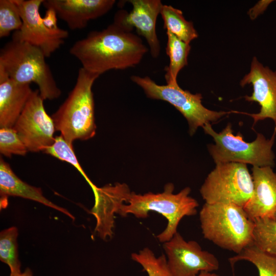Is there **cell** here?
<instances>
[{"instance_id": "10", "label": "cell", "mask_w": 276, "mask_h": 276, "mask_svg": "<svg viewBox=\"0 0 276 276\" xmlns=\"http://www.w3.org/2000/svg\"><path fill=\"white\" fill-rule=\"evenodd\" d=\"M38 89L33 90L13 126L28 151L43 152L54 143V121L47 113Z\"/></svg>"}, {"instance_id": "25", "label": "cell", "mask_w": 276, "mask_h": 276, "mask_svg": "<svg viewBox=\"0 0 276 276\" xmlns=\"http://www.w3.org/2000/svg\"><path fill=\"white\" fill-rule=\"evenodd\" d=\"M43 152L74 166L84 177L93 190L97 187L89 180L81 168L74 152L73 144L67 142L61 135L55 136L54 143Z\"/></svg>"}, {"instance_id": "11", "label": "cell", "mask_w": 276, "mask_h": 276, "mask_svg": "<svg viewBox=\"0 0 276 276\" xmlns=\"http://www.w3.org/2000/svg\"><path fill=\"white\" fill-rule=\"evenodd\" d=\"M163 247L173 276H195L202 271L213 272L219 268L214 255L202 250L195 241H187L178 232L165 242Z\"/></svg>"}, {"instance_id": "31", "label": "cell", "mask_w": 276, "mask_h": 276, "mask_svg": "<svg viewBox=\"0 0 276 276\" xmlns=\"http://www.w3.org/2000/svg\"><path fill=\"white\" fill-rule=\"evenodd\" d=\"M274 219L276 220V214H275V215L274 216Z\"/></svg>"}, {"instance_id": "15", "label": "cell", "mask_w": 276, "mask_h": 276, "mask_svg": "<svg viewBox=\"0 0 276 276\" xmlns=\"http://www.w3.org/2000/svg\"><path fill=\"white\" fill-rule=\"evenodd\" d=\"M114 0H44L42 5L53 9L71 30L81 29L113 7Z\"/></svg>"}, {"instance_id": "9", "label": "cell", "mask_w": 276, "mask_h": 276, "mask_svg": "<svg viewBox=\"0 0 276 276\" xmlns=\"http://www.w3.org/2000/svg\"><path fill=\"white\" fill-rule=\"evenodd\" d=\"M17 6L22 24L15 31L12 39L28 43L39 49L49 57L64 43L68 36L67 30L50 29L45 26L39 8L44 0H13Z\"/></svg>"}, {"instance_id": "6", "label": "cell", "mask_w": 276, "mask_h": 276, "mask_svg": "<svg viewBox=\"0 0 276 276\" xmlns=\"http://www.w3.org/2000/svg\"><path fill=\"white\" fill-rule=\"evenodd\" d=\"M202 128L214 140L215 144L209 145L208 149L216 164L239 163L258 167L274 166V154L272 148L275 138V127L270 139L258 133L251 142L244 141L240 132L235 135L230 123L220 132H216L211 124H206Z\"/></svg>"}, {"instance_id": "19", "label": "cell", "mask_w": 276, "mask_h": 276, "mask_svg": "<svg viewBox=\"0 0 276 276\" xmlns=\"http://www.w3.org/2000/svg\"><path fill=\"white\" fill-rule=\"evenodd\" d=\"M166 31L168 41L166 52L170 63L165 68V77L167 84L175 85L178 84V73L188 64V57L191 48L190 44L183 42L170 31Z\"/></svg>"}, {"instance_id": "21", "label": "cell", "mask_w": 276, "mask_h": 276, "mask_svg": "<svg viewBox=\"0 0 276 276\" xmlns=\"http://www.w3.org/2000/svg\"><path fill=\"white\" fill-rule=\"evenodd\" d=\"M228 260L233 267L237 262L244 260L256 267L259 276H276V256L260 250L253 244Z\"/></svg>"}, {"instance_id": "18", "label": "cell", "mask_w": 276, "mask_h": 276, "mask_svg": "<svg viewBox=\"0 0 276 276\" xmlns=\"http://www.w3.org/2000/svg\"><path fill=\"white\" fill-rule=\"evenodd\" d=\"M1 205L8 196H17L32 200L53 208L74 220L75 217L67 210L53 203L45 198L40 188L32 186L21 180L15 174L8 163L0 158Z\"/></svg>"}, {"instance_id": "14", "label": "cell", "mask_w": 276, "mask_h": 276, "mask_svg": "<svg viewBox=\"0 0 276 276\" xmlns=\"http://www.w3.org/2000/svg\"><path fill=\"white\" fill-rule=\"evenodd\" d=\"M95 204L90 213L96 219L95 231L103 240L111 237L114 227V215L119 213L124 202H128L131 192L125 183L107 184L93 190Z\"/></svg>"}, {"instance_id": "29", "label": "cell", "mask_w": 276, "mask_h": 276, "mask_svg": "<svg viewBox=\"0 0 276 276\" xmlns=\"http://www.w3.org/2000/svg\"><path fill=\"white\" fill-rule=\"evenodd\" d=\"M10 276H33V274L31 270L28 268L22 273L21 272L14 273H10Z\"/></svg>"}, {"instance_id": "30", "label": "cell", "mask_w": 276, "mask_h": 276, "mask_svg": "<svg viewBox=\"0 0 276 276\" xmlns=\"http://www.w3.org/2000/svg\"><path fill=\"white\" fill-rule=\"evenodd\" d=\"M195 276H220L213 272L202 271Z\"/></svg>"}, {"instance_id": "22", "label": "cell", "mask_w": 276, "mask_h": 276, "mask_svg": "<svg viewBox=\"0 0 276 276\" xmlns=\"http://www.w3.org/2000/svg\"><path fill=\"white\" fill-rule=\"evenodd\" d=\"M254 221L253 244L260 250L276 256V220L264 218Z\"/></svg>"}, {"instance_id": "26", "label": "cell", "mask_w": 276, "mask_h": 276, "mask_svg": "<svg viewBox=\"0 0 276 276\" xmlns=\"http://www.w3.org/2000/svg\"><path fill=\"white\" fill-rule=\"evenodd\" d=\"M22 24L17 6L13 0L0 1V38L19 30Z\"/></svg>"}, {"instance_id": "8", "label": "cell", "mask_w": 276, "mask_h": 276, "mask_svg": "<svg viewBox=\"0 0 276 276\" xmlns=\"http://www.w3.org/2000/svg\"><path fill=\"white\" fill-rule=\"evenodd\" d=\"M131 80L144 90L147 97L166 101L173 105L186 119L189 133L194 134L198 127L215 122L231 111H216L205 107L202 95L182 89L178 84L158 85L148 76L132 75Z\"/></svg>"}, {"instance_id": "28", "label": "cell", "mask_w": 276, "mask_h": 276, "mask_svg": "<svg viewBox=\"0 0 276 276\" xmlns=\"http://www.w3.org/2000/svg\"><path fill=\"white\" fill-rule=\"evenodd\" d=\"M57 15L55 11L51 8H47L45 15L42 17L44 24L50 29L59 28L57 25Z\"/></svg>"}, {"instance_id": "13", "label": "cell", "mask_w": 276, "mask_h": 276, "mask_svg": "<svg viewBox=\"0 0 276 276\" xmlns=\"http://www.w3.org/2000/svg\"><path fill=\"white\" fill-rule=\"evenodd\" d=\"M132 9L128 13L124 10L118 11L114 15L113 22L132 30L133 28L146 39L150 52L153 58L160 53V42L156 33V22L163 4L160 0H130Z\"/></svg>"}, {"instance_id": "7", "label": "cell", "mask_w": 276, "mask_h": 276, "mask_svg": "<svg viewBox=\"0 0 276 276\" xmlns=\"http://www.w3.org/2000/svg\"><path fill=\"white\" fill-rule=\"evenodd\" d=\"M254 189L252 176L246 164H216L200 189L205 203L234 204L244 208Z\"/></svg>"}, {"instance_id": "16", "label": "cell", "mask_w": 276, "mask_h": 276, "mask_svg": "<svg viewBox=\"0 0 276 276\" xmlns=\"http://www.w3.org/2000/svg\"><path fill=\"white\" fill-rule=\"evenodd\" d=\"M252 196L244 207L249 218H273L276 214V173L271 167L253 166Z\"/></svg>"}, {"instance_id": "1", "label": "cell", "mask_w": 276, "mask_h": 276, "mask_svg": "<svg viewBox=\"0 0 276 276\" xmlns=\"http://www.w3.org/2000/svg\"><path fill=\"white\" fill-rule=\"evenodd\" d=\"M148 51L139 36L113 22L101 31H91L70 50L82 68L99 76L110 70L136 66Z\"/></svg>"}, {"instance_id": "27", "label": "cell", "mask_w": 276, "mask_h": 276, "mask_svg": "<svg viewBox=\"0 0 276 276\" xmlns=\"http://www.w3.org/2000/svg\"><path fill=\"white\" fill-rule=\"evenodd\" d=\"M28 152L16 131L12 128H0V153L11 157L12 155H25Z\"/></svg>"}, {"instance_id": "5", "label": "cell", "mask_w": 276, "mask_h": 276, "mask_svg": "<svg viewBox=\"0 0 276 276\" xmlns=\"http://www.w3.org/2000/svg\"><path fill=\"white\" fill-rule=\"evenodd\" d=\"M174 185L166 184L163 192L137 194L131 192L127 203L124 204L119 214L126 217L132 214L137 218H145L150 211L157 212L168 220L166 228L156 237L159 241L166 242L170 240L177 232L180 220L185 216L197 214V201L190 196L191 189L186 187L177 194H173Z\"/></svg>"}, {"instance_id": "23", "label": "cell", "mask_w": 276, "mask_h": 276, "mask_svg": "<svg viewBox=\"0 0 276 276\" xmlns=\"http://www.w3.org/2000/svg\"><path fill=\"white\" fill-rule=\"evenodd\" d=\"M18 234V229L15 226L5 229L0 234V260L9 266L12 273L20 272L17 243Z\"/></svg>"}, {"instance_id": "2", "label": "cell", "mask_w": 276, "mask_h": 276, "mask_svg": "<svg viewBox=\"0 0 276 276\" xmlns=\"http://www.w3.org/2000/svg\"><path fill=\"white\" fill-rule=\"evenodd\" d=\"M99 76L79 68L74 88L51 116L56 130L70 143L89 140L96 134L92 87Z\"/></svg>"}, {"instance_id": "12", "label": "cell", "mask_w": 276, "mask_h": 276, "mask_svg": "<svg viewBox=\"0 0 276 276\" xmlns=\"http://www.w3.org/2000/svg\"><path fill=\"white\" fill-rule=\"evenodd\" d=\"M240 84L244 87L250 84L252 87L250 96L244 97L246 101L257 102L260 106L258 113L232 111L251 117L254 120L253 126L259 121L271 119L276 128V70L272 71L269 67L264 66L256 57H254L249 72L240 81Z\"/></svg>"}, {"instance_id": "4", "label": "cell", "mask_w": 276, "mask_h": 276, "mask_svg": "<svg viewBox=\"0 0 276 276\" xmlns=\"http://www.w3.org/2000/svg\"><path fill=\"white\" fill-rule=\"evenodd\" d=\"M45 58L38 48L12 39L1 50L0 69L17 82L34 83L44 100H52L59 98L61 91Z\"/></svg>"}, {"instance_id": "3", "label": "cell", "mask_w": 276, "mask_h": 276, "mask_svg": "<svg viewBox=\"0 0 276 276\" xmlns=\"http://www.w3.org/2000/svg\"><path fill=\"white\" fill-rule=\"evenodd\" d=\"M199 220L203 237L219 247L238 254L253 244L254 221L242 207L205 203Z\"/></svg>"}, {"instance_id": "24", "label": "cell", "mask_w": 276, "mask_h": 276, "mask_svg": "<svg viewBox=\"0 0 276 276\" xmlns=\"http://www.w3.org/2000/svg\"><path fill=\"white\" fill-rule=\"evenodd\" d=\"M131 258L143 267L148 276H173L164 254L157 257L150 249L146 247L138 253H132Z\"/></svg>"}, {"instance_id": "17", "label": "cell", "mask_w": 276, "mask_h": 276, "mask_svg": "<svg viewBox=\"0 0 276 276\" xmlns=\"http://www.w3.org/2000/svg\"><path fill=\"white\" fill-rule=\"evenodd\" d=\"M33 90L30 84L17 82L0 69V127L12 128Z\"/></svg>"}, {"instance_id": "20", "label": "cell", "mask_w": 276, "mask_h": 276, "mask_svg": "<svg viewBox=\"0 0 276 276\" xmlns=\"http://www.w3.org/2000/svg\"><path fill=\"white\" fill-rule=\"evenodd\" d=\"M160 14L164 27L183 42L190 44L198 34L191 21L187 20L182 12L170 5H163Z\"/></svg>"}]
</instances>
